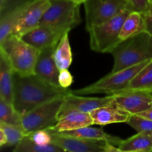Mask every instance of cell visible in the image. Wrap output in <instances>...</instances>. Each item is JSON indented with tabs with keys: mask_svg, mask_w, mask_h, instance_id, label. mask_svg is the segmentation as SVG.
I'll return each instance as SVG.
<instances>
[{
	"mask_svg": "<svg viewBox=\"0 0 152 152\" xmlns=\"http://www.w3.org/2000/svg\"><path fill=\"white\" fill-rule=\"evenodd\" d=\"M71 92L69 88L53 86L36 76L13 74V105L24 116L39 105Z\"/></svg>",
	"mask_w": 152,
	"mask_h": 152,
	"instance_id": "obj_1",
	"label": "cell"
},
{
	"mask_svg": "<svg viewBox=\"0 0 152 152\" xmlns=\"http://www.w3.org/2000/svg\"><path fill=\"white\" fill-rule=\"evenodd\" d=\"M114 62L111 73L134 66L152 58V37L147 32L122 41L111 51Z\"/></svg>",
	"mask_w": 152,
	"mask_h": 152,
	"instance_id": "obj_2",
	"label": "cell"
},
{
	"mask_svg": "<svg viewBox=\"0 0 152 152\" xmlns=\"http://www.w3.org/2000/svg\"><path fill=\"white\" fill-rule=\"evenodd\" d=\"M0 52L6 56L15 74L34 75L39 50L11 34L0 43Z\"/></svg>",
	"mask_w": 152,
	"mask_h": 152,
	"instance_id": "obj_3",
	"label": "cell"
},
{
	"mask_svg": "<svg viewBox=\"0 0 152 152\" xmlns=\"http://www.w3.org/2000/svg\"><path fill=\"white\" fill-rule=\"evenodd\" d=\"M80 4L71 0H50V5L43 15L39 25L59 34H65L81 22Z\"/></svg>",
	"mask_w": 152,
	"mask_h": 152,
	"instance_id": "obj_4",
	"label": "cell"
},
{
	"mask_svg": "<svg viewBox=\"0 0 152 152\" xmlns=\"http://www.w3.org/2000/svg\"><path fill=\"white\" fill-rule=\"evenodd\" d=\"M133 10L128 9L110 20L88 29L91 50L97 53H111L121 42L120 33L125 19Z\"/></svg>",
	"mask_w": 152,
	"mask_h": 152,
	"instance_id": "obj_5",
	"label": "cell"
},
{
	"mask_svg": "<svg viewBox=\"0 0 152 152\" xmlns=\"http://www.w3.org/2000/svg\"><path fill=\"white\" fill-rule=\"evenodd\" d=\"M150 59L117 72L110 73L98 81L78 90L72 91V92L75 94L82 95L91 94H106L108 95H113L124 91L128 88L135 76L144 68Z\"/></svg>",
	"mask_w": 152,
	"mask_h": 152,
	"instance_id": "obj_6",
	"label": "cell"
},
{
	"mask_svg": "<svg viewBox=\"0 0 152 152\" xmlns=\"http://www.w3.org/2000/svg\"><path fill=\"white\" fill-rule=\"evenodd\" d=\"M64 96L49 101L22 116V126L27 136L36 131L50 129L57 123L58 113L63 103Z\"/></svg>",
	"mask_w": 152,
	"mask_h": 152,
	"instance_id": "obj_7",
	"label": "cell"
},
{
	"mask_svg": "<svg viewBox=\"0 0 152 152\" xmlns=\"http://www.w3.org/2000/svg\"><path fill=\"white\" fill-rule=\"evenodd\" d=\"M83 4L86 10V30L104 23L128 9L133 10L126 0H86Z\"/></svg>",
	"mask_w": 152,
	"mask_h": 152,
	"instance_id": "obj_8",
	"label": "cell"
},
{
	"mask_svg": "<svg viewBox=\"0 0 152 152\" xmlns=\"http://www.w3.org/2000/svg\"><path fill=\"white\" fill-rule=\"evenodd\" d=\"M114 98V95H108L105 97H86L75 94L71 91L64 96L63 103L58 113V120L72 112L91 113L112 102Z\"/></svg>",
	"mask_w": 152,
	"mask_h": 152,
	"instance_id": "obj_9",
	"label": "cell"
},
{
	"mask_svg": "<svg viewBox=\"0 0 152 152\" xmlns=\"http://www.w3.org/2000/svg\"><path fill=\"white\" fill-rule=\"evenodd\" d=\"M114 95V102L131 114H138L152 107V96L142 91H125Z\"/></svg>",
	"mask_w": 152,
	"mask_h": 152,
	"instance_id": "obj_10",
	"label": "cell"
},
{
	"mask_svg": "<svg viewBox=\"0 0 152 152\" xmlns=\"http://www.w3.org/2000/svg\"><path fill=\"white\" fill-rule=\"evenodd\" d=\"M50 5V0H35L30 3L15 27L12 34L22 37L39 26L43 15Z\"/></svg>",
	"mask_w": 152,
	"mask_h": 152,
	"instance_id": "obj_11",
	"label": "cell"
},
{
	"mask_svg": "<svg viewBox=\"0 0 152 152\" xmlns=\"http://www.w3.org/2000/svg\"><path fill=\"white\" fill-rule=\"evenodd\" d=\"M48 132L51 134L52 143L59 145L69 152H103L107 142L73 137L56 132Z\"/></svg>",
	"mask_w": 152,
	"mask_h": 152,
	"instance_id": "obj_12",
	"label": "cell"
},
{
	"mask_svg": "<svg viewBox=\"0 0 152 152\" xmlns=\"http://www.w3.org/2000/svg\"><path fill=\"white\" fill-rule=\"evenodd\" d=\"M56 47L51 46L40 50L36 63L34 74L50 84L59 86L58 82L59 70L53 57Z\"/></svg>",
	"mask_w": 152,
	"mask_h": 152,
	"instance_id": "obj_13",
	"label": "cell"
},
{
	"mask_svg": "<svg viewBox=\"0 0 152 152\" xmlns=\"http://www.w3.org/2000/svg\"><path fill=\"white\" fill-rule=\"evenodd\" d=\"M64 35L47 26L39 25L22 36V40L38 50L56 46Z\"/></svg>",
	"mask_w": 152,
	"mask_h": 152,
	"instance_id": "obj_14",
	"label": "cell"
},
{
	"mask_svg": "<svg viewBox=\"0 0 152 152\" xmlns=\"http://www.w3.org/2000/svg\"><path fill=\"white\" fill-rule=\"evenodd\" d=\"M94 120V125L106 126L112 123H127L132 115L117 106L113 100L108 105L94 110L90 113Z\"/></svg>",
	"mask_w": 152,
	"mask_h": 152,
	"instance_id": "obj_15",
	"label": "cell"
},
{
	"mask_svg": "<svg viewBox=\"0 0 152 152\" xmlns=\"http://www.w3.org/2000/svg\"><path fill=\"white\" fill-rule=\"evenodd\" d=\"M94 125V120L90 113L72 112L58 120L57 123L48 130L52 132L73 131Z\"/></svg>",
	"mask_w": 152,
	"mask_h": 152,
	"instance_id": "obj_16",
	"label": "cell"
},
{
	"mask_svg": "<svg viewBox=\"0 0 152 152\" xmlns=\"http://www.w3.org/2000/svg\"><path fill=\"white\" fill-rule=\"evenodd\" d=\"M13 72L4 54L0 52V98L13 105Z\"/></svg>",
	"mask_w": 152,
	"mask_h": 152,
	"instance_id": "obj_17",
	"label": "cell"
},
{
	"mask_svg": "<svg viewBox=\"0 0 152 152\" xmlns=\"http://www.w3.org/2000/svg\"><path fill=\"white\" fill-rule=\"evenodd\" d=\"M143 32H146L145 13L132 10L123 22L120 33V39L121 42L124 41Z\"/></svg>",
	"mask_w": 152,
	"mask_h": 152,
	"instance_id": "obj_18",
	"label": "cell"
},
{
	"mask_svg": "<svg viewBox=\"0 0 152 152\" xmlns=\"http://www.w3.org/2000/svg\"><path fill=\"white\" fill-rule=\"evenodd\" d=\"M62 135L73 137L81 138V139L91 140H100L109 142L114 145H117L122 141L120 138L117 137L111 136L108 134L105 133L102 129L91 128L90 126L83 127L81 129H76L73 131H67V132H56Z\"/></svg>",
	"mask_w": 152,
	"mask_h": 152,
	"instance_id": "obj_19",
	"label": "cell"
},
{
	"mask_svg": "<svg viewBox=\"0 0 152 152\" xmlns=\"http://www.w3.org/2000/svg\"><path fill=\"white\" fill-rule=\"evenodd\" d=\"M20 6L6 13L0 14V43L12 34L18 22L29 4Z\"/></svg>",
	"mask_w": 152,
	"mask_h": 152,
	"instance_id": "obj_20",
	"label": "cell"
},
{
	"mask_svg": "<svg viewBox=\"0 0 152 152\" xmlns=\"http://www.w3.org/2000/svg\"><path fill=\"white\" fill-rule=\"evenodd\" d=\"M119 148L123 151L152 152V134L137 133L126 140H122Z\"/></svg>",
	"mask_w": 152,
	"mask_h": 152,
	"instance_id": "obj_21",
	"label": "cell"
},
{
	"mask_svg": "<svg viewBox=\"0 0 152 152\" xmlns=\"http://www.w3.org/2000/svg\"><path fill=\"white\" fill-rule=\"evenodd\" d=\"M55 62L58 69H68L72 63L73 55L68 37V33L64 34L59 42L56 45L53 53Z\"/></svg>",
	"mask_w": 152,
	"mask_h": 152,
	"instance_id": "obj_22",
	"label": "cell"
},
{
	"mask_svg": "<svg viewBox=\"0 0 152 152\" xmlns=\"http://www.w3.org/2000/svg\"><path fill=\"white\" fill-rule=\"evenodd\" d=\"M126 91H152V58L135 76Z\"/></svg>",
	"mask_w": 152,
	"mask_h": 152,
	"instance_id": "obj_23",
	"label": "cell"
},
{
	"mask_svg": "<svg viewBox=\"0 0 152 152\" xmlns=\"http://www.w3.org/2000/svg\"><path fill=\"white\" fill-rule=\"evenodd\" d=\"M13 152H69L54 143L39 145L33 142L28 136L25 137L15 146Z\"/></svg>",
	"mask_w": 152,
	"mask_h": 152,
	"instance_id": "obj_24",
	"label": "cell"
},
{
	"mask_svg": "<svg viewBox=\"0 0 152 152\" xmlns=\"http://www.w3.org/2000/svg\"><path fill=\"white\" fill-rule=\"evenodd\" d=\"M0 129H1L6 135L7 146H16L25 137L27 136L22 125L0 123Z\"/></svg>",
	"mask_w": 152,
	"mask_h": 152,
	"instance_id": "obj_25",
	"label": "cell"
},
{
	"mask_svg": "<svg viewBox=\"0 0 152 152\" xmlns=\"http://www.w3.org/2000/svg\"><path fill=\"white\" fill-rule=\"evenodd\" d=\"M22 117L12 104L0 98V123L22 125Z\"/></svg>",
	"mask_w": 152,
	"mask_h": 152,
	"instance_id": "obj_26",
	"label": "cell"
},
{
	"mask_svg": "<svg viewBox=\"0 0 152 152\" xmlns=\"http://www.w3.org/2000/svg\"><path fill=\"white\" fill-rule=\"evenodd\" d=\"M127 123L138 133L152 134V120L137 114H132Z\"/></svg>",
	"mask_w": 152,
	"mask_h": 152,
	"instance_id": "obj_27",
	"label": "cell"
},
{
	"mask_svg": "<svg viewBox=\"0 0 152 152\" xmlns=\"http://www.w3.org/2000/svg\"><path fill=\"white\" fill-rule=\"evenodd\" d=\"M28 137L39 145H48L52 142L51 134L47 129L38 130L28 135Z\"/></svg>",
	"mask_w": 152,
	"mask_h": 152,
	"instance_id": "obj_28",
	"label": "cell"
},
{
	"mask_svg": "<svg viewBox=\"0 0 152 152\" xmlns=\"http://www.w3.org/2000/svg\"><path fill=\"white\" fill-rule=\"evenodd\" d=\"M35 0H4L2 4L0 5V14L6 13L7 11L13 10L16 7L25 5L31 3Z\"/></svg>",
	"mask_w": 152,
	"mask_h": 152,
	"instance_id": "obj_29",
	"label": "cell"
},
{
	"mask_svg": "<svg viewBox=\"0 0 152 152\" xmlns=\"http://www.w3.org/2000/svg\"><path fill=\"white\" fill-rule=\"evenodd\" d=\"M59 85L62 88H69L70 86L74 83V78L68 69H63L59 71L58 77Z\"/></svg>",
	"mask_w": 152,
	"mask_h": 152,
	"instance_id": "obj_30",
	"label": "cell"
},
{
	"mask_svg": "<svg viewBox=\"0 0 152 152\" xmlns=\"http://www.w3.org/2000/svg\"><path fill=\"white\" fill-rule=\"evenodd\" d=\"M133 10L146 13L151 7L152 0H130Z\"/></svg>",
	"mask_w": 152,
	"mask_h": 152,
	"instance_id": "obj_31",
	"label": "cell"
},
{
	"mask_svg": "<svg viewBox=\"0 0 152 152\" xmlns=\"http://www.w3.org/2000/svg\"><path fill=\"white\" fill-rule=\"evenodd\" d=\"M146 20V32L152 37V4L148 11L145 13Z\"/></svg>",
	"mask_w": 152,
	"mask_h": 152,
	"instance_id": "obj_32",
	"label": "cell"
},
{
	"mask_svg": "<svg viewBox=\"0 0 152 152\" xmlns=\"http://www.w3.org/2000/svg\"><path fill=\"white\" fill-rule=\"evenodd\" d=\"M103 152H137V151H123V150L120 149L118 147H116L115 145L109 143V142H106V144H105V148H104Z\"/></svg>",
	"mask_w": 152,
	"mask_h": 152,
	"instance_id": "obj_33",
	"label": "cell"
},
{
	"mask_svg": "<svg viewBox=\"0 0 152 152\" xmlns=\"http://www.w3.org/2000/svg\"><path fill=\"white\" fill-rule=\"evenodd\" d=\"M137 115H140L141 116V117H145V118L148 119V120H152V107L148 110H147V111L140 113Z\"/></svg>",
	"mask_w": 152,
	"mask_h": 152,
	"instance_id": "obj_34",
	"label": "cell"
},
{
	"mask_svg": "<svg viewBox=\"0 0 152 152\" xmlns=\"http://www.w3.org/2000/svg\"><path fill=\"white\" fill-rule=\"evenodd\" d=\"M7 145V137L5 134L1 129H0V146L2 147Z\"/></svg>",
	"mask_w": 152,
	"mask_h": 152,
	"instance_id": "obj_35",
	"label": "cell"
},
{
	"mask_svg": "<svg viewBox=\"0 0 152 152\" xmlns=\"http://www.w3.org/2000/svg\"><path fill=\"white\" fill-rule=\"evenodd\" d=\"M71 1H73L74 2L77 3V4H80H80H84V2L86 1V0H71Z\"/></svg>",
	"mask_w": 152,
	"mask_h": 152,
	"instance_id": "obj_36",
	"label": "cell"
},
{
	"mask_svg": "<svg viewBox=\"0 0 152 152\" xmlns=\"http://www.w3.org/2000/svg\"><path fill=\"white\" fill-rule=\"evenodd\" d=\"M4 0H0V5H1V4H2V3L4 2Z\"/></svg>",
	"mask_w": 152,
	"mask_h": 152,
	"instance_id": "obj_37",
	"label": "cell"
},
{
	"mask_svg": "<svg viewBox=\"0 0 152 152\" xmlns=\"http://www.w3.org/2000/svg\"><path fill=\"white\" fill-rule=\"evenodd\" d=\"M126 1H129V2L130 3V0H126ZM130 4H131V3H130Z\"/></svg>",
	"mask_w": 152,
	"mask_h": 152,
	"instance_id": "obj_38",
	"label": "cell"
},
{
	"mask_svg": "<svg viewBox=\"0 0 152 152\" xmlns=\"http://www.w3.org/2000/svg\"><path fill=\"white\" fill-rule=\"evenodd\" d=\"M149 93H150V94H151V96H152V91H151V92H149Z\"/></svg>",
	"mask_w": 152,
	"mask_h": 152,
	"instance_id": "obj_39",
	"label": "cell"
}]
</instances>
